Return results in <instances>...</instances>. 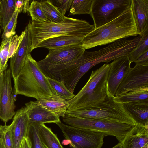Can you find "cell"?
<instances>
[{
  "instance_id": "cell-34",
  "label": "cell",
  "mask_w": 148,
  "mask_h": 148,
  "mask_svg": "<svg viewBox=\"0 0 148 148\" xmlns=\"http://www.w3.org/2000/svg\"><path fill=\"white\" fill-rule=\"evenodd\" d=\"M51 3L63 15L70 9L73 0H50Z\"/></svg>"
},
{
  "instance_id": "cell-32",
  "label": "cell",
  "mask_w": 148,
  "mask_h": 148,
  "mask_svg": "<svg viewBox=\"0 0 148 148\" xmlns=\"http://www.w3.org/2000/svg\"><path fill=\"white\" fill-rule=\"evenodd\" d=\"M19 11L15 10L10 21L5 26L2 34V41L12 37L16 34L15 29L17 23V19Z\"/></svg>"
},
{
  "instance_id": "cell-33",
  "label": "cell",
  "mask_w": 148,
  "mask_h": 148,
  "mask_svg": "<svg viewBox=\"0 0 148 148\" xmlns=\"http://www.w3.org/2000/svg\"><path fill=\"white\" fill-rule=\"evenodd\" d=\"M25 34V31L24 30L20 35H15L11 37L9 48L8 58L12 57L17 52Z\"/></svg>"
},
{
  "instance_id": "cell-38",
  "label": "cell",
  "mask_w": 148,
  "mask_h": 148,
  "mask_svg": "<svg viewBox=\"0 0 148 148\" xmlns=\"http://www.w3.org/2000/svg\"><path fill=\"white\" fill-rule=\"evenodd\" d=\"M3 73L0 76V97L3 80Z\"/></svg>"
},
{
  "instance_id": "cell-39",
  "label": "cell",
  "mask_w": 148,
  "mask_h": 148,
  "mask_svg": "<svg viewBox=\"0 0 148 148\" xmlns=\"http://www.w3.org/2000/svg\"><path fill=\"white\" fill-rule=\"evenodd\" d=\"M111 148H122V143H118L117 144Z\"/></svg>"
},
{
  "instance_id": "cell-7",
  "label": "cell",
  "mask_w": 148,
  "mask_h": 148,
  "mask_svg": "<svg viewBox=\"0 0 148 148\" xmlns=\"http://www.w3.org/2000/svg\"><path fill=\"white\" fill-rule=\"evenodd\" d=\"M55 123L73 148H101L104 138L107 136L102 132L73 127L61 121Z\"/></svg>"
},
{
  "instance_id": "cell-5",
  "label": "cell",
  "mask_w": 148,
  "mask_h": 148,
  "mask_svg": "<svg viewBox=\"0 0 148 148\" xmlns=\"http://www.w3.org/2000/svg\"><path fill=\"white\" fill-rule=\"evenodd\" d=\"M112 95L103 102L86 109L67 111L66 114L72 116L93 119L107 122L137 125L131 116L125 110L123 104L114 99Z\"/></svg>"
},
{
  "instance_id": "cell-43",
  "label": "cell",
  "mask_w": 148,
  "mask_h": 148,
  "mask_svg": "<svg viewBox=\"0 0 148 148\" xmlns=\"http://www.w3.org/2000/svg\"><path fill=\"white\" fill-rule=\"evenodd\" d=\"M0 148H1V147H0Z\"/></svg>"
},
{
  "instance_id": "cell-24",
  "label": "cell",
  "mask_w": 148,
  "mask_h": 148,
  "mask_svg": "<svg viewBox=\"0 0 148 148\" xmlns=\"http://www.w3.org/2000/svg\"><path fill=\"white\" fill-rule=\"evenodd\" d=\"M47 78L54 92L56 98L68 101L75 96V95L67 89L63 81H60L48 77Z\"/></svg>"
},
{
  "instance_id": "cell-18",
  "label": "cell",
  "mask_w": 148,
  "mask_h": 148,
  "mask_svg": "<svg viewBox=\"0 0 148 148\" xmlns=\"http://www.w3.org/2000/svg\"><path fill=\"white\" fill-rule=\"evenodd\" d=\"M127 112L137 124L148 125V99L122 103Z\"/></svg>"
},
{
  "instance_id": "cell-9",
  "label": "cell",
  "mask_w": 148,
  "mask_h": 148,
  "mask_svg": "<svg viewBox=\"0 0 148 148\" xmlns=\"http://www.w3.org/2000/svg\"><path fill=\"white\" fill-rule=\"evenodd\" d=\"M148 87V62L135 64L125 74L114 96L140 88Z\"/></svg>"
},
{
  "instance_id": "cell-8",
  "label": "cell",
  "mask_w": 148,
  "mask_h": 148,
  "mask_svg": "<svg viewBox=\"0 0 148 148\" xmlns=\"http://www.w3.org/2000/svg\"><path fill=\"white\" fill-rule=\"evenodd\" d=\"M131 0H93L90 15L95 29L116 18L131 7Z\"/></svg>"
},
{
  "instance_id": "cell-23",
  "label": "cell",
  "mask_w": 148,
  "mask_h": 148,
  "mask_svg": "<svg viewBox=\"0 0 148 148\" xmlns=\"http://www.w3.org/2000/svg\"><path fill=\"white\" fill-rule=\"evenodd\" d=\"M40 2L42 9L49 22L58 23L65 20L66 17L62 14L50 0Z\"/></svg>"
},
{
  "instance_id": "cell-30",
  "label": "cell",
  "mask_w": 148,
  "mask_h": 148,
  "mask_svg": "<svg viewBox=\"0 0 148 148\" xmlns=\"http://www.w3.org/2000/svg\"><path fill=\"white\" fill-rule=\"evenodd\" d=\"M38 123H29L27 137L31 148H45L41 141L38 132Z\"/></svg>"
},
{
  "instance_id": "cell-21",
  "label": "cell",
  "mask_w": 148,
  "mask_h": 148,
  "mask_svg": "<svg viewBox=\"0 0 148 148\" xmlns=\"http://www.w3.org/2000/svg\"><path fill=\"white\" fill-rule=\"evenodd\" d=\"M38 132L40 139L45 148H64L56 135L44 123H38Z\"/></svg>"
},
{
  "instance_id": "cell-42",
  "label": "cell",
  "mask_w": 148,
  "mask_h": 148,
  "mask_svg": "<svg viewBox=\"0 0 148 148\" xmlns=\"http://www.w3.org/2000/svg\"><path fill=\"white\" fill-rule=\"evenodd\" d=\"M1 25V21H0V34L1 32L0 27Z\"/></svg>"
},
{
  "instance_id": "cell-26",
  "label": "cell",
  "mask_w": 148,
  "mask_h": 148,
  "mask_svg": "<svg viewBox=\"0 0 148 148\" xmlns=\"http://www.w3.org/2000/svg\"><path fill=\"white\" fill-rule=\"evenodd\" d=\"M148 51V29L145 31L136 46L128 56L130 61L134 62L137 59L146 52Z\"/></svg>"
},
{
  "instance_id": "cell-19",
  "label": "cell",
  "mask_w": 148,
  "mask_h": 148,
  "mask_svg": "<svg viewBox=\"0 0 148 148\" xmlns=\"http://www.w3.org/2000/svg\"><path fill=\"white\" fill-rule=\"evenodd\" d=\"M84 38L69 36H62L51 37L40 43L36 48L43 47L56 49L67 46L82 45Z\"/></svg>"
},
{
  "instance_id": "cell-14",
  "label": "cell",
  "mask_w": 148,
  "mask_h": 148,
  "mask_svg": "<svg viewBox=\"0 0 148 148\" xmlns=\"http://www.w3.org/2000/svg\"><path fill=\"white\" fill-rule=\"evenodd\" d=\"M25 34L18 50L10 58V69L13 79L19 74L27 56L31 52V38L27 26L25 28Z\"/></svg>"
},
{
  "instance_id": "cell-2",
  "label": "cell",
  "mask_w": 148,
  "mask_h": 148,
  "mask_svg": "<svg viewBox=\"0 0 148 148\" xmlns=\"http://www.w3.org/2000/svg\"><path fill=\"white\" fill-rule=\"evenodd\" d=\"M27 26L31 38V52L49 38L62 36L84 38L95 29L85 20L66 17L64 21L58 23L29 21Z\"/></svg>"
},
{
  "instance_id": "cell-1",
  "label": "cell",
  "mask_w": 148,
  "mask_h": 148,
  "mask_svg": "<svg viewBox=\"0 0 148 148\" xmlns=\"http://www.w3.org/2000/svg\"><path fill=\"white\" fill-rule=\"evenodd\" d=\"M138 35L130 8L116 18L89 33L84 38L82 46L86 50Z\"/></svg>"
},
{
  "instance_id": "cell-41",
  "label": "cell",
  "mask_w": 148,
  "mask_h": 148,
  "mask_svg": "<svg viewBox=\"0 0 148 148\" xmlns=\"http://www.w3.org/2000/svg\"><path fill=\"white\" fill-rule=\"evenodd\" d=\"M1 0H0V21H1V14H0V5H1Z\"/></svg>"
},
{
  "instance_id": "cell-35",
  "label": "cell",
  "mask_w": 148,
  "mask_h": 148,
  "mask_svg": "<svg viewBox=\"0 0 148 148\" xmlns=\"http://www.w3.org/2000/svg\"><path fill=\"white\" fill-rule=\"evenodd\" d=\"M28 0H16L15 4V10H18L19 13H26L28 12L29 7Z\"/></svg>"
},
{
  "instance_id": "cell-10",
  "label": "cell",
  "mask_w": 148,
  "mask_h": 148,
  "mask_svg": "<svg viewBox=\"0 0 148 148\" xmlns=\"http://www.w3.org/2000/svg\"><path fill=\"white\" fill-rule=\"evenodd\" d=\"M3 75L0 97V119L6 123L15 114V102L16 100L12 88V76L10 68L3 72Z\"/></svg>"
},
{
  "instance_id": "cell-12",
  "label": "cell",
  "mask_w": 148,
  "mask_h": 148,
  "mask_svg": "<svg viewBox=\"0 0 148 148\" xmlns=\"http://www.w3.org/2000/svg\"><path fill=\"white\" fill-rule=\"evenodd\" d=\"M131 63L128 56H126L117 58L109 64L107 81L108 90L112 95L115 96L125 74L131 67Z\"/></svg>"
},
{
  "instance_id": "cell-3",
  "label": "cell",
  "mask_w": 148,
  "mask_h": 148,
  "mask_svg": "<svg viewBox=\"0 0 148 148\" xmlns=\"http://www.w3.org/2000/svg\"><path fill=\"white\" fill-rule=\"evenodd\" d=\"M14 80L16 95H23L37 100L51 97L56 98L47 77L30 53L27 56L19 74Z\"/></svg>"
},
{
  "instance_id": "cell-15",
  "label": "cell",
  "mask_w": 148,
  "mask_h": 148,
  "mask_svg": "<svg viewBox=\"0 0 148 148\" xmlns=\"http://www.w3.org/2000/svg\"><path fill=\"white\" fill-rule=\"evenodd\" d=\"M25 106L27 108L30 123H55L60 121L59 116L38 104L36 101L26 103Z\"/></svg>"
},
{
  "instance_id": "cell-37",
  "label": "cell",
  "mask_w": 148,
  "mask_h": 148,
  "mask_svg": "<svg viewBox=\"0 0 148 148\" xmlns=\"http://www.w3.org/2000/svg\"><path fill=\"white\" fill-rule=\"evenodd\" d=\"M20 148H31L30 143L27 137L23 138Z\"/></svg>"
},
{
  "instance_id": "cell-44",
  "label": "cell",
  "mask_w": 148,
  "mask_h": 148,
  "mask_svg": "<svg viewBox=\"0 0 148 148\" xmlns=\"http://www.w3.org/2000/svg\"></svg>"
},
{
  "instance_id": "cell-25",
  "label": "cell",
  "mask_w": 148,
  "mask_h": 148,
  "mask_svg": "<svg viewBox=\"0 0 148 148\" xmlns=\"http://www.w3.org/2000/svg\"><path fill=\"white\" fill-rule=\"evenodd\" d=\"M15 1L2 0L1 1V28L3 30L12 18L15 12Z\"/></svg>"
},
{
  "instance_id": "cell-27",
  "label": "cell",
  "mask_w": 148,
  "mask_h": 148,
  "mask_svg": "<svg viewBox=\"0 0 148 148\" xmlns=\"http://www.w3.org/2000/svg\"><path fill=\"white\" fill-rule=\"evenodd\" d=\"M93 0H74L71 4L68 15L90 14Z\"/></svg>"
},
{
  "instance_id": "cell-31",
  "label": "cell",
  "mask_w": 148,
  "mask_h": 148,
  "mask_svg": "<svg viewBox=\"0 0 148 148\" xmlns=\"http://www.w3.org/2000/svg\"><path fill=\"white\" fill-rule=\"evenodd\" d=\"M11 37L2 41L0 46V65L3 72L7 70L8 66L9 48Z\"/></svg>"
},
{
  "instance_id": "cell-17",
  "label": "cell",
  "mask_w": 148,
  "mask_h": 148,
  "mask_svg": "<svg viewBox=\"0 0 148 148\" xmlns=\"http://www.w3.org/2000/svg\"><path fill=\"white\" fill-rule=\"evenodd\" d=\"M122 143V148H148V125L137 124Z\"/></svg>"
},
{
  "instance_id": "cell-11",
  "label": "cell",
  "mask_w": 148,
  "mask_h": 148,
  "mask_svg": "<svg viewBox=\"0 0 148 148\" xmlns=\"http://www.w3.org/2000/svg\"><path fill=\"white\" fill-rule=\"evenodd\" d=\"M48 50L49 53L46 57L37 62L38 66L65 64L78 58L85 51L82 45H78L49 49Z\"/></svg>"
},
{
  "instance_id": "cell-36",
  "label": "cell",
  "mask_w": 148,
  "mask_h": 148,
  "mask_svg": "<svg viewBox=\"0 0 148 148\" xmlns=\"http://www.w3.org/2000/svg\"><path fill=\"white\" fill-rule=\"evenodd\" d=\"M148 62V51L139 57L134 62L135 64Z\"/></svg>"
},
{
  "instance_id": "cell-28",
  "label": "cell",
  "mask_w": 148,
  "mask_h": 148,
  "mask_svg": "<svg viewBox=\"0 0 148 148\" xmlns=\"http://www.w3.org/2000/svg\"><path fill=\"white\" fill-rule=\"evenodd\" d=\"M14 125L12 121L10 125H0V146L1 148H14L12 129Z\"/></svg>"
},
{
  "instance_id": "cell-29",
  "label": "cell",
  "mask_w": 148,
  "mask_h": 148,
  "mask_svg": "<svg viewBox=\"0 0 148 148\" xmlns=\"http://www.w3.org/2000/svg\"><path fill=\"white\" fill-rule=\"evenodd\" d=\"M28 11L32 21L41 22H49L41 7L40 2L33 1L30 3Z\"/></svg>"
},
{
  "instance_id": "cell-20",
  "label": "cell",
  "mask_w": 148,
  "mask_h": 148,
  "mask_svg": "<svg viewBox=\"0 0 148 148\" xmlns=\"http://www.w3.org/2000/svg\"><path fill=\"white\" fill-rule=\"evenodd\" d=\"M37 103L55 113L59 117H64L69 105L68 101L51 97L36 100Z\"/></svg>"
},
{
  "instance_id": "cell-16",
  "label": "cell",
  "mask_w": 148,
  "mask_h": 148,
  "mask_svg": "<svg viewBox=\"0 0 148 148\" xmlns=\"http://www.w3.org/2000/svg\"><path fill=\"white\" fill-rule=\"evenodd\" d=\"M130 8L138 35L141 36L148 29V0H131Z\"/></svg>"
},
{
  "instance_id": "cell-13",
  "label": "cell",
  "mask_w": 148,
  "mask_h": 148,
  "mask_svg": "<svg viewBox=\"0 0 148 148\" xmlns=\"http://www.w3.org/2000/svg\"><path fill=\"white\" fill-rule=\"evenodd\" d=\"M14 125L12 137L14 148H20L24 137H27L29 121L27 108L26 106L18 110L13 117Z\"/></svg>"
},
{
  "instance_id": "cell-40",
  "label": "cell",
  "mask_w": 148,
  "mask_h": 148,
  "mask_svg": "<svg viewBox=\"0 0 148 148\" xmlns=\"http://www.w3.org/2000/svg\"><path fill=\"white\" fill-rule=\"evenodd\" d=\"M3 73V72L2 71L1 69L0 65V76Z\"/></svg>"
},
{
  "instance_id": "cell-4",
  "label": "cell",
  "mask_w": 148,
  "mask_h": 148,
  "mask_svg": "<svg viewBox=\"0 0 148 148\" xmlns=\"http://www.w3.org/2000/svg\"><path fill=\"white\" fill-rule=\"evenodd\" d=\"M110 64L106 63L92 71L86 83L75 96L68 101L67 111L88 108L104 101L112 95L108 90L107 78Z\"/></svg>"
},
{
  "instance_id": "cell-22",
  "label": "cell",
  "mask_w": 148,
  "mask_h": 148,
  "mask_svg": "<svg viewBox=\"0 0 148 148\" xmlns=\"http://www.w3.org/2000/svg\"><path fill=\"white\" fill-rule=\"evenodd\" d=\"M119 103H124L148 99V87H144L130 91L126 93L114 96Z\"/></svg>"
},
{
  "instance_id": "cell-6",
  "label": "cell",
  "mask_w": 148,
  "mask_h": 148,
  "mask_svg": "<svg viewBox=\"0 0 148 148\" xmlns=\"http://www.w3.org/2000/svg\"><path fill=\"white\" fill-rule=\"evenodd\" d=\"M62 121L64 124L73 127L98 131L105 133L107 136H113L119 143L123 142L136 125L79 117L66 114L62 117Z\"/></svg>"
}]
</instances>
